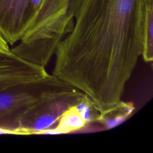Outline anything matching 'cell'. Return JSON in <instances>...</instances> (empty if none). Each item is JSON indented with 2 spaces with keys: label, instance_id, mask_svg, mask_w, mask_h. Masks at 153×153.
I'll return each mask as SVG.
<instances>
[{
  "label": "cell",
  "instance_id": "obj_11",
  "mask_svg": "<svg viewBox=\"0 0 153 153\" xmlns=\"http://www.w3.org/2000/svg\"><path fill=\"white\" fill-rule=\"evenodd\" d=\"M10 51L11 50L9 48L8 43L0 32V52L7 53Z\"/></svg>",
  "mask_w": 153,
  "mask_h": 153
},
{
  "label": "cell",
  "instance_id": "obj_7",
  "mask_svg": "<svg viewBox=\"0 0 153 153\" xmlns=\"http://www.w3.org/2000/svg\"><path fill=\"white\" fill-rule=\"evenodd\" d=\"M134 109V106L132 103L121 100L112 109L100 114L97 122L106 129H111L126 121Z\"/></svg>",
  "mask_w": 153,
  "mask_h": 153
},
{
  "label": "cell",
  "instance_id": "obj_6",
  "mask_svg": "<svg viewBox=\"0 0 153 153\" xmlns=\"http://www.w3.org/2000/svg\"><path fill=\"white\" fill-rule=\"evenodd\" d=\"M145 62L153 60V0H145L142 31V54Z\"/></svg>",
  "mask_w": 153,
  "mask_h": 153
},
{
  "label": "cell",
  "instance_id": "obj_2",
  "mask_svg": "<svg viewBox=\"0 0 153 153\" xmlns=\"http://www.w3.org/2000/svg\"><path fill=\"white\" fill-rule=\"evenodd\" d=\"M73 87L53 75L0 90V134H19L23 116L39 102Z\"/></svg>",
  "mask_w": 153,
  "mask_h": 153
},
{
  "label": "cell",
  "instance_id": "obj_10",
  "mask_svg": "<svg viewBox=\"0 0 153 153\" xmlns=\"http://www.w3.org/2000/svg\"><path fill=\"white\" fill-rule=\"evenodd\" d=\"M69 3V14L71 18L74 17L83 0H68Z\"/></svg>",
  "mask_w": 153,
  "mask_h": 153
},
{
  "label": "cell",
  "instance_id": "obj_5",
  "mask_svg": "<svg viewBox=\"0 0 153 153\" xmlns=\"http://www.w3.org/2000/svg\"><path fill=\"white\" fill-rule=\"evenodd\" d=\"M27 0H0V32L8 44L18 42L26 31Z\"/></svg>",
  "mask_w": 153,
  "mask_h": 153
},
{
  "label": "cell",
  "instance_id": "obj_4",
  "mask_svg": "<svg viewBox=\"0 0 153 153\" xmlns=\"http://www.w3.org/2000/svg\"><path fill=\"white\" fill-rule=\"evenodd\" d=\"M44 67L28 62L11 51L0 52V90L48 75Z\"/></svg>",
  "mask_w": 153,
  "mask_h": 153
},
{
  "label": "cell",
  "instance_id": "obj_3",
  "mask_svg": "<svg viewBox=\"0 0 153 153\" xmlns=\"http://www.w3.org/2000/svg\"><path fill=\"white\" fill-rule=\"evenodd\" d=\"M86 96L73 87L39 102L22 118L19 127V134H48L56 127L63 114L77 105Z\"/></svg>",
  "mask_w": 153,
  "mask_h": 153
},
{
  "label": "cell",
  "instance_id": "obj_9",
  "mask_svg": "<svg viewBox=\"0 0 153 153\" xmlns=\"http://www.w3.org/2000/svg\"><path fill=\"white\" fill-rule=\"evenodd\" d=\"M75 107L86 124L97 122L100 113L94 102L87 95Z\"/></svg>",
  "mask_w": 153,
  "mask_h": 153
},
{
  "label": "cell",
  "instance_id": "obj_8",
  "mask_svg": "<svg viewBox=\"0 0 153 153\" xmlns=\"http://www.w3.org/2000/svg\"><path fill=\"white\" fill-rule=\"evenodd\" d=\"M85 124V122L79 115L74 106L63 114L56 127L48 134L69 133L81 129Z\"/></svg>",
  "mask_w": 153,
  "mask_h": 153
},
{
  "label": "cell",
  "instance_id": "obj_1",
  "mask_svg": "<svg viewBox=\"0 0 153 153\" xmlns=\"http://www.w3.org/2000/svg\"><path fill=\"white\" fill-rule=\"evenodd\" d=\"M145 0H83L59 44L52 75L82 91L100 113L121 100L142 54Z\"/></svg>",
  "mask_w": 153,
  "mask_h": 153
}]
</instances>
